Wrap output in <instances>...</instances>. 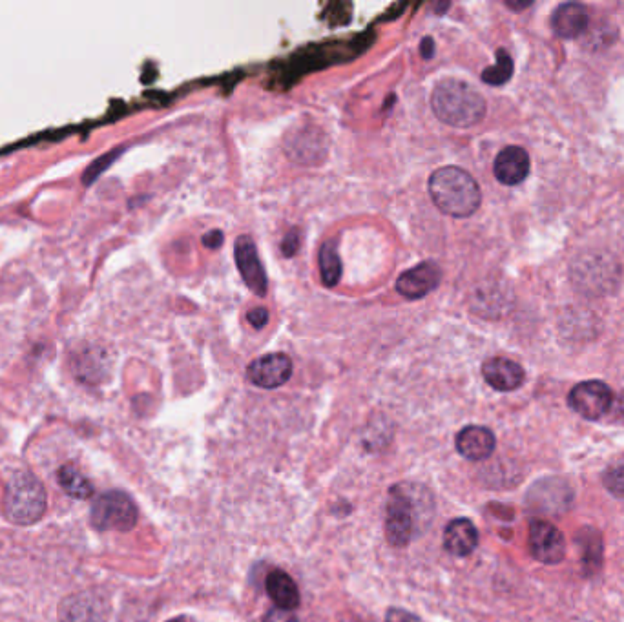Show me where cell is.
Here are the masks:
<instances>
[{
	"instance_id": "obj_1",
	"label": "cell",
	"mask_w": 624,
	"mask_h": 622,
	"mask_svg": "<svg viewBox=\"0 0 624 622\" xmlns=\"http://www.w3.org/2000/svg\"><path fill=\"white\" fill-rule=\"evenodd\" d=\"M431 497L426 489L413 484H396L389 491L385 506V535L396 548H406L420 524L427 522Z\"/></svg>"
},
{
	"instance_id": "obj_2",
	"label": "cell",
	"mask_w": 624,
	"mask_h": 622,
	"mask_svg": "<svg viewBox=\"0 0 624 622\" xmlns=\"http://www.w3.org/2000/svg\"><path fill=\"white\" fill-rule=\"evenodd\" d=\"M429 196L440 212L451 218H469L480 207L482 194L475 177L458 166H444L429 177Z\"/></svg>"
},
{
	"instance_id": "obj_3",
	"label": "cell",
	"mask_w": 624,
	"mask_h": 622,
	"mask_svg": "<svg viewBox=\"0 0 624 622\" xmlns=\"http://www.w3.org/2000/svg\"><path fill=\"white\" fill-rule=\"evenodd\" d=\"M431 108L442 123L455 128L479 125L486 115L484 97L468 83L446 79L431 94Z\"/></svg>"
},
{
	"instance_id": "obj_4",
	"label": "cell",
	"mask_w": 624,
	"mask_h": 622,
	"mask_svg": "<svg viewBox=\"0 0 624 622\" xmlns=\"http://www.w3.org/2000/svg\"><path fill=\"white\" fill-rule=\"evenodd\" d=\"M2 509L17 526L35 524L46 513V489L32 473H17L6 486Z\"/></svg>"
},
{
	"instance_id": "obj_5",
	"label": "cell",
	"mask_w": 624,
	"mask_h": 622,
	"mask_svg": "<svg viewBox=\"0 0 624 622\" xmlns=\"http://www.w3.org/2000/svg\"><path fill=\"white\" fill-rule=\"evenodd\" d=\"M137 508L123 491H108L95 500L92 526L99 531H130L136 528Z\"/></svg>"
},
{
	"instance_id": "obj_6",
	"label": "cell",
	"mask_w": 624,
	"mask_h": 622,
	"mask_svg": "<svg viewBox=\"0 0 624 622\" xmlns=\"http://www.w3.org/2000/svg\"><path fill=\"white\" fill-rule=\"evenodd\" d=\"M110 601L101 591H79L66 597L59 608L61 622H106Z\"/></svg>"
},
{
	"instance_id": "obj_7",
	"label": "cell",
	"mask_w": 624,
	"mask_h": 622,
	"mask_svg": "<svg viewBox=\"0 0 624 622\" xmlns=\"http://www.w3.org/2000/svg\"><path fill=\"white\" fill-rule=\"evenodd\" d=\"M612 402H614L612 389L599 380H590V382L575 385L572 393L568 394L570 407L586 420L603 418L610 411Z\"/></svg>"
},
{
	"instance_id": "obj_8",
	"label": "cell",
	"mask_w": 624,
	"mask_h": 622,
	"mask_svg": "<svg viewBox=\"0 0 624 622\" xmlns=\"http://www.w3.org/2000/svg\"><path fill=\"white\" fill-rule=\"evenodd\" d=\"M530 551L533 559L542 564H559L566 555V542L552 522L533 520L530 524Z\"/></svg>"
},
{
	"instance_id": "obj_9",
	"label": "cell",
	"mask_w": 624,
	"mask_h": 622,
	"mask_svg": "<svg viewBox=\"0 0 624 622\" xmlns=\"http://www.w3.org/2000/svg\"><path fill=\"white\" fill-rule=\"evenodd\" d=\"M292 376V360L283 353L260 356L250 363L247 378L261 389H276L289 382Z\"/></svg>"
},
{
	"instance_id": "obj_10",
	"label": "cell",
	"mask_w": 624,
	"mask_h": 622,
	"mask_svg": "<svg viewBox=\"0 0 624 622\" xmlns=\"http://www.w3.org/2000/svg\"><path fill=\"white\" fill-rule=\"evenodd\" d=\"M234 258H236V265H238L245 285L254 294L263 298L269 289V280H267V272L261 265L260 256H258V250H256L252 238L241 236V238L236 239Z\"/></svg>"
},
{
	"instance_id": "obj_11",
	"label": "cell",
	"mask_w": 624,
	"mask_h": 622,
	"mask_svg": "<svg viewBox=\"0 0 624 622\" xmlns=\"http://www.w3.org/2000/svg\"><path fill=\"white\" fill-rule=\"evenodd\" d=\"M442 281V270L433 261H424L413 269L406 270L396 280V291L407 300L426 298L429 292L435 291Z\"/></svg>"
},
{
	"instance_id": "obj_12",
	"label": "cell",
	"mask_w": 624,
	"mask_h": 622,
	"mask_svg": "<svg viewBox=\"0 0 624 622\" xmlns=\"http://www.w3.org/2000/svg\"><path fill=\"white\" fill-rule=\"evenodd\" d=\"M493 174L497 177V181L506 187L519 185L530 174L528 152L520 146H506L495 159Z\"/></svg>"
},
{
	"instance_id": "obj_13",
	"label": "cell",
	"mask_w": 624,
	"mask_h": 622,
	"mask_svg": "<svg viewBox=\"0 0 624 622\" xmlns=\"http://www.w3.org/2000/svg\"><path fill=\"white\" fill-rule=\"evenodd\" d=\"M482 376L495 391L510 393L524 384V369L508 358H489L482 365Z\"/></svg>"
},
{
	"instance_id": "obj_14",
	"label": "cell",
	"mask_w": 624,
	"mask_h": 622,
	"mask_svg": "<svg viewBox=\"0 0 624 622\" xmlns=\"http://www.w3.org/2000/svg\"><path fill=\"white\" fill-rule=\"evenodd\" d=\"M495 446H497V440L488 427H464L457 436L458 453L468 460H473V462L491 457L495 451Z\"/></svg>"
},
{
	"instance_id": "obj_15",
	"label": "cell",
	"mask_w": 624,
	"mask_h": 622,
	"mask_svg": "<svg viewBox=\"0 0 624 622\" xmlns=\"http://www.w3.org/2000/svg\"><path fill=\"white\" fill-rule=\"evenodd\" d=\"M287 152L292 159L303 165H311L314 161H322L327 152L325 137L320 130H298L287 139Z\"/></svg>"
},
{
	"instance_id": "obj_16",
	"label": "cell",
	"mask_w": 624,
	"mask_h": 622,
	"mask_svg": "<svg viewBox=\"0 0 624 622\" xmlns=\"http://www.w3.org/2000/svg\"><path fill=\"white\" fill-rule=\"evenodd\" d=\"M479 546V531L468 519L451 520L444 533V548L455 557H468Z\"/></svg>"
},
{
	"instance_id": "obj_17",
	"label": "cell",
	"mask_w": 624,
	"mask_h": 622,
	"mask_svg": "<svg viewBox=\"0 0 624 622\" xmlns=\"http://www.w3.org/2000/svg\"><path fill=\"white\" fill-rule=\"evenodd\" d=\"M588 11L583 4H561L557 10L553 11L552 26L553 32L562 39H575L588 28Z\"/></svg>"
},
{
	"instance_id": "obj_18",
	"label": "cell",
	"mask_w": 624,
	"mask_h": 622,
	"mask_svg": "<svg viewBox=\"0 0 624 622\" xmlns=\"http://www.w3.org/2000/svg\"><path fill=\"white\" fill-rule=\"evenodd\" d=\"M267 593L272 602L281 610H296L300 606V591L296 582L292 581L291 575L285 571L274 570L267 575L265 582Z\"/></svg>"
},
{
	"instance_id": "obj_19",
	"label": "cell",
	"mask_w": 624,
	"mask_h": 622,
	"mask_svg": "<svg viewBox=\"0 0 624 622\" xmlns=\"http://www.w3.org/2000/svg\"><path fill=\"white\" fill-rule=\"evenodd\" d=\"M59 486L63 488L66 495L77 498V500H86V498L94 495V486L88 478L83 477V473L75 466H63L57 473Z\"/></svg>"
},
{
	"instance_id": "obj_20",
	"label": "cell",
	"mask_w": 624,
	"mask_h": 622,
	"mask_svg": "<svg viewBox=\"0 0 624 622\" xmlns=\"http://www.w3.org/2000/svg\"><path fill=\"white\" fill-rule=\"evenodd\" d=\"M320 272H322L323 285L336 287L342 278V260L338 256V250L334 241H327L320 250Z\"/></svg>"
},
{
	"instance_id": "obj_21",
	"label": "cell",
	"mask_w": 624,
	"mask_h": 622,
	"mask_svg": "<svg viewBox=\"0 0 624 622\" xmlns=\"http://www.w3.org/2000/svg\"><path fill=\"white\" fill-rule=\"evenodd\" d=\"M579 540H583V564L584 571L588 575H592L599 570L601 566V553H603V544H601V535L599 531L593 529H584L579 533Z\"/></svg>"
},
{
	"instance_id": "obj_22",
	"label": "cell",
	"mask_w": 624,
	"mask_h": 622,
	"mask_svg": "<svg viewBox=\"0 0 624 622\" xmlns=\"http://www.w3.org/2000/svg\"><path fill=\"white\" fill-rule=\"evenodd\" d=\"M513 75V59L506 50H497V64L489 66L482 72V81L491 86H502L508 83Z\"/></svg>"
},
{
	"instance_id": "obj_23",
	"label": "cell",
	"mask_w": 624,
	"mask_h": 622,
	"mask_svg": "<svg viewBox=\"0 0 624 622\" xmlns=\"http://www.w3.org/2000/svg\"><path fill=\"white\" fill-rule=\"evenodd\" d=\"M606 489L615 497H624V466H615L606 471L603 478Z\"/></svg>"
},
{
	"instance_id": "obj_24",
	"label": "cell",
	"mask_w": 624,
	"mask_h": 622,
	"mask_svg": "<svg viewBox=\"0 0 624 622\" xmlns=\"http://www.w3.org/2000/svg\"><path fill=\"white\" fill-rule=\"evenodd\" d=\"M247 320L254 329H263L267 322H269V311L263 309V307H256L247 314Z\"/></svg>"
},
{
	"instance_id": "obj_25",
	"label": "cell",
	"mask_w": 624,
	"mask_h": 622,
	"mask_svg": "<svg viewBox=\"0 0 624 622\" xmlns=\"http://www.w3.org/2000/svg\"><path fill=\"white\" fill-rule=\"evenodd\" d=\"M263 622H298V617L289 610H281V608H274L271 612L265 615Z\"/></svg>"
},
{
	"instance_id": "obj_26",
	"label": "cell",
	"mask_w": 624,
	"mask_h": 622,
	"mask_svg": "<svg viewBox=\"0 0 624 622\" xmlns=\"http://www.w3.org/2000/svg\"><path fill=\"white\" fill-rule=\"evenodd\" d=\"M223 241H225V236L221 230H212L203 236V245L207 249H219L223 245Z\"/></svg>"
},
{
	"instance_id": "obj_27",
	"label": "cell",
	"mask_w": 624,
	"mask_h": 622,
	"mask_svg": "<svg viewBox=\"0 0 624 622\" xmlns=\"http://www.w3.org/2000/svg\"><path fill=\"white\" fill-rule=\"evenodd\" d=\"M387 622H422L415 615L404 612V610H389L387 612Z\"/></svg>"
},
{
	"instance_id": "obj_28",
	"label": "cell",
	"mask_w": 624,
	"mask_h": 622,
	"mask_svg": "<svg viewBox=\"0 0 624 622\" xmlns=\"http://www.w3.org/2000/svg\"><path fill=\"white\" fill-rule=\"evenodd\" d=\"M433 53H435V44H433V39L426 37V39L422 41V57H424V59H431V57H433Z\"/></svg>"
},
{
	"instance_id": "obj_29",
	"label": "cell",
	"mask_w": 624,
	"mask_h": 622,
	"mask_svg": "<svg viewBox=\"0 0 624 622\" xmlns=\"http://www.w3.org/2000/svg\"><path fill=\"white\" fill-rule=\"evenodd\" d=\"M168 622H185V619H181V617H177V619H172V621Z\"/></svg>"
}]
</instances>
